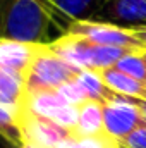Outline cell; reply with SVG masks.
I'll list each match as a JSON object with an SVG mask.
<instances>
[{
	"label": "cell",
	"mask_w": 146,
	"mask_h": 148,
	"mask_svg": "<svg viewBox=\"0 0 146 148\" xmlns=\"http://www.w3.org/2000/svg\"><path fill=\"white\" fill-rule=\"evenodd\" d=\"M0 136L16 148H23L26 140L21 127V107L0 103Z\"/></svg>",
	"instance_id": "12"
},
{
	"label": "cell",
	"mask_w": 146,
	"mask_h": 148,
	"mask_svg": "<svg viewBox=\"0 0 146 148\" xmlns=\"http://www.w3.org/2000/svg\"><path fill=\"white\" fill-rule=\"evenodd\" d=\"M21 127L24 140L38 148H57L64 140H67L72 131L55 124L50 119L28 115L21 112Z\"/></svg>",
	"instance_id": "7"
},
{
	"label": "cell",
	"mask_w": 146,
	"mask_h": 148,
	"mask_svg": "<svg viewBox=\"0 0 146 148\" xmlns=\"http://www.w3.org/2000/svg\"><path fill=\"white\" fill-rule=\"evenodd\" d=\"M67 33L86 38L93 43L105 45V47H119V48H127V50H134V52H146L145 45L134 33V29L113 26V24H107V23L74 21L69 24Z\"/></svg>",
	"instance_id": "4"
},
{
	"label": "cell",
	"mask_w": 146,
	"mask_h": 148,
	"mask_svg": "<svg viewBox=\"0 0 146 148\" xmlns=\"http://www.w3.org/2000/svg\"><path fill=\"white\" fill-rule=\"evenodd\" d=\"M120 148H122V147H120Z\"/></svg>",
	"instance_id": "22"
},
{
	"label": "cell",
	"mask_w": 146,
	"mask_h": 148,
	"mask_svg": "<svg viewBox=\"0 0 146 148\" xmlns=\"http://www.w3.org/2000/svg\"><path fill=\"white\" fill-rule=\"evenodd\" d=\"M143 59H145V64H146V52H143Z\"/></svg>",
	"instance_id": "21"
},
{
	"label": "cell",
	"mask_w": 146,
	"mask_h": 148,
	"mask_svg": "<svg viewBox=\"0 0 146 148\" xmlns=\"http://www.w3.org/2000/svg\"><path fill=\"white\" fill-rule=\"evenodd\" d=\"M23 148H38V147H35L33 143H29V141H26L24 145H23Z\"/></svg>",
	"instance_id": "20"
},
{
	"label": "cell",
	"mask_w": 146,
	"mask_h": 148,
	"mask_svg": "<svg viewBox=\"0 0 146 148\" xmlns=\"http://www.w3.org/2000/svg\"><path fill=\"white\" fill-rule=\"evenodd\" d=\"M59 97L67 103V105H72V107H81L83 103H86L89 98L86 95V91L83 90V86L77 83V79L72 81H67L65 84H62L59 90H57Z\"/></svg>",
	"instance_id": "15"
},
{
	"label": "cell",
	"mask_w": 146,
	"mask_h": 148,
	"mask_svg": "<svg viewBox=\"0 0 146 148\" xmlns=\"http://www.w3.org/2000/svg\"><path fill=\"white\" fill-rule=\"evenodd\" d=\"M134 33L138 35V38L141 40V43L145 45V48H146V26H143V28H136Z\"/></svg>",
	"instance_id": "18"
},
{
	"label": "cell",
	"mask_w": 146,
	"mask_h": 148,
	"mask_svg": "<svg viewBox=\"0 0 146 148\" xmlns=\"http://www.w3.org/2000/svg\"><path fill=\"white\" fill-rule=\"evenodd\" d=\"M122 148H146V121L143 122L124 140L119 141Z\"/></svg>",
	"instance_id": "17"
},
{
	"label": "cell",
	"mask_w": 146,
	"mask_h": 148,
	"mask_svg": "<svg viewBox=\"0 0 146 148\" xmlns=\"http://www.w3.org/2000/svg\"><path fill=\"white\" fill-rule=\"evenodd\" d=\"M81 69L71 66L53 53L48 45H38L36 53L26 73V95L40 91H57L67 81L77 77Z\"/></svg>",
	"instance_id": "3"
},
{
	"label": "cell",
	"mask_w": 146,
	"mask_h": 148,
	"mask_svg": "<svg viewBox=\"0 0 146 148\" xmlns=\"http://www.w3.org/2000/svg\"><path fill=\"white\" fill-rule=\"evenodd\" d=\"M48 48L81 71L83 69L103 71V69L113 67L122 57L134 52V50L119 48V47L98 45L86 38L71 35V33H65L60 38H57L53 43L48 45Z\"/></svg>",
	"instance_id": "2"
},
{
	"label": "cell",
	"mask_w": 146,
	"mask_h": 148,
	"mask_svg": "<svg viewBox=\"0 0 146 148\" xmlns=\"http://www.w3.org/2000/svg\"><path fill=\"white\" fill-rule=\"evenodd\" d=\"M103 103L88 100L79 107V117H77V126L74 129L76 136H98L103 134Z\"/></svg>",
	"instance_id": "10"
},
{
	"label": "cell",
	"mask_w": 146,
	"mask_h": 148,
	"mask_svg": "<svg viewBox=\"0 0 146 148\" xmlns=\"http://www.w3.org/2000/svg\"><path fill=\"white\" fill-rule=\"evenodd\" d=\"M96 23L136 29L146 26V0H105Z\"/></svg>",
	"instance_id": "6"
},
{
	"label": "cell",
	"mask_w": 146,
	"mask_h": 148,
	"mask_svg": "<svg viewBox=\"0 0 146 148\" xmlns=\"http://www.w3.org/2000/svg\"><path fill=\"white\" fill-rule=\"evenodd\" d=\"M76 148H120V143L103 133L98 136H76Z\"/></svg>",
	"instance_id": "16"
},
{
	"label": "cell",
	"mask_w": 146,
	"mask_h": 148,
	"mask_svg": "<svg viewBox=\"0 0 146 148\" xmlns=\"http://www.w3.org/2000/svg\"><path fill=\"white\" fill-rule=\"evenodd\" d=\"M48 2L71 24L74 21H95L105 0H48Z\"/></svg>",
	"instance_id": "9"
},
{
	"label": "cell",
	"mask_w": 146,
	"mask_h": 148,
	"mask_svg": "<svg viewBox=\"0 0 146 148\" xmlns=\"http://www.w3.org/2000/svg\"><path fill=\"white\" fill-rule=\"evenodd\" d=\"M113 67L119 69L120 73L138 79V81H143L146 84V64H145V59H143V52H131V53H127Z\"/></svg>",
	"instance_id": "14"
},
{
	"label": "cell",
	"mask_w": 146,
	"mask_h": 148,
	"mask_svg": "<svg viewBox=\"0 0 146 148\" xmlns=\"http://www.w3.org/2000/svg\"><path fill=\"white\" fill-rule=\"evenodd\" d=\"M26 97V74L0 67V103L21 107Z\"/></svg>",
	"instance_id": "11"
},
{
	"label": "cell",
	"mask_w": 146,
	"mask_h": 148,
	"mask_svg": "<svg viewBox=\"0 0 146 148\" xmlns=\"http://www.w3.org/2000/svg\"><path fill=\"white\" fill-rule=\"evenodd\" d=\"M136 105H138V109H139V112H141L143 119L146 121V102H143V100H136Z\"/></svg>",
	"instance_id": "19"
},
{
	"label": "cell",
	"mask_w": 146,
	"mask_h": 148,
	"mask_svg": "<svg viewBox=\"0 0 146 148\" xmlns=\"http://www.w3.org/2000/svg\"><path fill=\"white\" fill-rule=\"evenodd\" d=\"M141 122H143V115L138 109L134 98L115 93V97L108 103H103L105 133L117 141L129 136Z\"/></svg>",
	"instance_id": "5"
},
{
	"label": "cell",
	"mask_w": 146,
	"mask_h": 148,
	"mask_svg": "<svg viewBox=\"0 0 146 148\" xmlns=\"http://www.w3.org/2000/svg\"><path fill=\"white\" fill-rule=\"evenodd\" d=\"M67 28L48 0H0V41L50 45Z\"/></svg>",
	"instance_id": "1"
},
{
	"label": "cell",
	"mask_w": 146,
	"mask_h": 148,
	"mask_svg": "<svg viewBox=\"0 0 146 148\" xmlns=\"http://www.w3.org/2000/svg\"><path fill=\"white\" fill-rule=\"evenodd\" d=\"M38 45L21 41H0V67L26 74Z\"/></svg>",
	"instance_id": "8"
},
{
	"label": "cell",
	"mask_w": 146,
	"mask_h": 148,
	"mask_svg": "<svg viewBox=\"0 0 146 148\" xmlns=\"http://www.w3.org/2000/svg\"><path fill=\"white\" fill-rule=\"evenodd\" d=\"M76 79L83 86V90L86 91L89 100H95V102H100V103H108L110 100L115 97V93L103 83V79H102L98 71L83 69L77 74Z\"/></svg>",
	"instance_id": "13"
}]
</instances>
